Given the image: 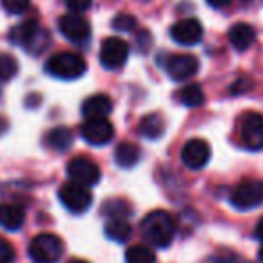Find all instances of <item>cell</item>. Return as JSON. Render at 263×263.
Returning a JSON list of instances; mask_svg holds the SVG:
<instances>
[{
	"mask_svg": "<svg viewBox=\"0 0 263 263\" xmlns=\"http://www.w3.org/2000/svg\"><path fill=\"white\" fill-rule=\"evenodd\" d=\"M142 236L147 240V243L154 247H168L176 235V222L172 215L165 210H154L142 220Z\"/></svg>",
	"mask_w": 263,
	"mask_h": 263,
	"instance_id": "1",
	"label": "cell"
},
{
	"mask_svg": "<svg viewBox=\"0 0 263 263\" xmlns=\"http://www.w3.org/2000/svg\"><path fill=\"white\" fill-rule=\"evenodd\" d=\"M9 42L14 45L22 47L32 55H40L43 50L49 49L50 45V34L45 27L38 24L34 18L25 20L18 24L13 31L9 32Z\"/></svg>",
	"mask_w": 263,
	"mask_h": 263,
	"instance_id": "2",
	"label": "cell"
},
{
	"mask_svg": "<svg viewBox=\"0 0 263 263\" xmlns=\"http://www.w3.org/2000/svg\"><path fill=\"white\" fill-rule=\"evenodd\" d=\"M45 72L63 81L79 79L86 72V59L77 52H58L45 63Z\"/></svg>",
	"mask_w": 263,
	"mask_h": 263,
	"instance_id": "3",
	"label": "cell"
},
{
	"mask_svg": "<svg viewBox=\"0 0 263 263\" xmlns=\"http://www.w3.org/2000/svg\"><path fill=\"white\" fill-rule=\"evenodd\" d=\"M29 256L36 263H58L63 256V242L54 233H40L29 246Z\"/></svg>",
	"mask_w": 263,
	"mask_h": 263,
	"instance_id": "4",
	"label": "cell"
},
{
	"mask_svg": "<svg viewBox=\"0 0 263 263\" xmlns=\"http://www.w3.org/2000/svg\"><path fill=\"white\" fill-rule=\"evenodd\" d=\"M231 204L236 210H254L263 204V181L261 179H243L233 188Z\"/></svg>",
	"mask_w": 263,
	"mask_h": 263,
	"instance_id": "5",
	"label": "cell"
},
{
	"mask_svg": "<svg viewBox=\"0 0 263 263\" xmlns=\"http://www.w3.org/2000/svg\"><path fill=\"white\" fill-rule=\"evenodd\" d=\"M59 201L70 213L81 215L91 206L93 197H91V192L86 186L70 181V183H65L59 188Z\"/></svg>",
	"mask_w": 263,
	"mask_h": 263,
	"instance_id": "6",
	"label": "cell"
},
{
	"mask_svg": "<svg viewBox=\"0 0 263 263\" xmlns=\"http://www.w3.org/2000/svg\"><path fill=\"white\" fill-rule=\"evenodd\" d=\"M58 27H59V32H61L66 40L76 43V45H86V43L90 42V36H91L90 22L84 16H81V14H76V13L63 14L58 20Z\"/></svg>",
	"mask_w": 263,
	"mask_h": 263,
	"instance_id": "7",
	"label": "cell"
},
{
	"mask_svg": "<svg viewBox=\"0 0 263 263\" xmlns=\"http://www.w3.org/2000/svg\"><path fill=\"white\" fill-rule=\"evenodd\" d=\"M66 174L70 176V179L77 184H83V186L90 188L93 184H97L101 181V168H99L97 163H93L90 158L77 156L66 166Z\"/></svg>",
	"mask_w": 263,
	"mask_h": 263,
	"instance_id": "8",
	"label": "cell"
},
{
	"mask_svg": "<svg viewBox=\"0 0 263 263\" xmlns=\"http://www.w3.org/2000/svg\"><path fill=\"white\" fill-rule=\"evenodd\" d=\"M240 138L243 147L249 151H261L263 149V117L260 113L243 115L242 124H240Z\"/></svg>",
	"mask_w": 263,
	"mask_h": 263,
	"instance_id": "9",
	"label": "cell"
},
{
	"mask_svg": "<svg viewBox=\"0 0 263 263\" xmlns=\"http://www.w3.org/2000/svg\"><path fill=\"white\" fill-rule=\"evenodd\" d=\"M81 136L86 140L90 145H106L113 140L115 129L107 118H88L81 125Z\"/></svg>",
	"mask_w": 263,
	"mask_h": 263,
	"instance_id": "10",
	"label": "cell"
},
{
	"mask_svg": "<svg viewBox=\"0 0 263 263\" xmlns=\"http://www.w3.org/2000/svg\"><path fill=\"white\" fill-rule=\"evenodd\" d=\"M129 58V45L122 38L111 36L101 45V63L109 70L120 68Z\"/></svg>",
	"mask_w": 263,
	"mask_h": 263,
	"instance_id": "11",
	"label": "cell"
},
{
	"mask_svg": "<svg viewBox=\"0 0 263 263\" xmlns=\"http://www.w3.org/2000/svg\"><path fill=\"white\" fill-rule=\"evenodd\" d=\"M165 70L170 76V79L181 83V81L190 79L199 72V59L192 54L170 55L165 61Z\"/></svg>",
	"mask_w": 263,
	"mask_h": 263,
	"instance_id": "12",
	"label": "cell"
},
{
	"mask_svg": "<svg viewBox=\"0 0 263 263\" xmlns=\"http://www.w3.org/2000/svg\"><path fill=\"white\" fill-rule=\"evenodd\" d=\"M210 156H211L210 145L201 138H194L190 142H186L183 151H181V159L192 170H199L208 165Z\"/></svg>",
	"mask_w": 263,
	"mask_h": 263,
	"instance_id": "13",
	"label": "cell"
},
{
	"mask_svg": "<svg viewBox=\"0 0 263 263\" xmlns=\"http://www.w3.org/2000/svg\"><path fill=\"white\" fill-rule=\"evenodd\" d=\"M170 36L179 45H186V47L195 45L202 38V25L195 18H184V20H179L172 25Z\"/></svg>",
	"mask_w": 263,
	"mask_h": 263,
	"instance_id": "14",
	"label": "cell"
},
{
	"mask_svg": "<svg viewBox=\"0 0 263 263\" xmlns=\"http://www.w3.org/2000/svg\"><path fill=\"white\" fill-rule=\"evenodd\" d=\"M111 109H113V102L104 93H97L88 97L83 102V107H81L86 120L88 118H106L111 113Z\"/></svg>",
	"mask_w": 263,
	"mask_h": 263,
	"instance_id": "15",
	"label": "cell"
},
{
	"mask_svg": "<svg viewBox=\"0 0 263 263\" xmlns=\"http://www.w3.org/2000/svg\"><path fill=\"white\" fill-rule=\"evenodd\" d=\"M228 38H229V43L233 45V49L243 52V50H247L254 43V40H256V32H254V29L251 27V25L236 24L229 29Z\"/></svg>",
	"mask_w": 263,
	"mask_h": 263,
	"instance_id": "16",
	"label": "cell"
},
{
	"mask_svg": "<svg viewBox=\"0 0 263 263\" xmlns=\"http://www.w3.org/2000/svg\"><path fill=\"white\" fill-rule=\"evenodd\" d=\"M43 142H45V145L49 149L55 151V153H66L73 143V135L68 127L59 125V127H54L47 133Z\"/></svg>",
	"mask_w": 263,
	"mask_h": 263,
	"instance_id": "17",
	"label": "cell"
},
{
	"mask_svg": "<svg viewBox=\"0 0 263 263\" xmlns=\"http://www.w3.org/2000/svg\"><path fill=\"white\" fill-rule=\"evenodd\" d=\"M25 211L18 204H0V226L7 231H18L24 226Z\"/></svg>",
	"mask_w": 263,
	"mask_h": 263,
	"instance_id": "18",
	"label": "cell"
},
{
	"mask_svg": "<svg viewBox=\"0 0 263 263\" xmlns=\"http://www.w3.org/2000/svg\"><path fill=\"white\" fill-rule=\"evenodd\" d=\"M142 158V151H140L138 145L131 142H122L120 145L115 149V161H117L118 166L122 168H131Z\"/></svg>",
	"mask_w": 263,
	"mask_h": 263,
	"instance_id": "19",
	"label": "cell"
},
{
	"mask_svg": "<svg viewBox=\"0 0 263 263\" xmlns=\"http://www.w3.org/2000/svg\"><path fill=\"white\" fill-rule=\"evenodd\" d=\"M140 133L149 140H158L165 133V122L158 113H151L143 117L142 122H140Z\"/></svg>",
	"mask_w": 263,
	"mask_h": 263,
	"instance_id": "20",
	"label": "cell"
},
{
	"mask_svg": "<svg viewBox=\"0 0 263 263\" xmlns=\"http://www.w3.org/2000/svg\"><path fill=\"white\" fill-rule=\"evenodd\" d=\"M131 213V206L124 199H111V201H106L104 206H102V215H106L109 220H125Z\"/></svg>",
	"mask_w": 263,
	"mask_h": 263,
	"instance_id": "21",
	"label": "cell"
},
{
	"mask_svg": "<svg viewBox=\"0 0 263 263\" xmlns=\"http://www.w3.org/2000/svg\"><path fill=\"white\" fill-rule=\"evenodd\" d=\"M131 226L127 220H107L104 226V233L109 240L113 242H127L129 236H131Z\"/></svg>",
	"mask_w": 263,
	"mask_h": 263,
	"instance_id": "22",
	"label": "cell"
},
{
	"mask_svg": "<svg viewBox=\"0 0 263 263\" xmlns=\"http://www.w3.org/2000/svg\"><path fill=\"white\" fill-rule=\"evenodd\" d=\"M177 99H179L181 104L188 107H197L204 102V93H202L201 86H197V84H186V86L177 91Z\"/></svg>",
	"mask_w": 263,
	"mask_h": 263,
	"instance_id": "23",
	"label": "cell"
},
{
	"mask_svg": "<svg viewBox=\"0 0 263 263\" xmlns=\"http://www.w3.org/2000/svg\"><path fill=\"white\" fill-rule=\"evenodd\" d=\"M125 263H156V254L147 246H133L125 251Z\"/></svg>",
	"mask_w": 263,
	"mask_h": 263,
	"instance_id": "24",
	"label": "cell"
},
{
	"mask_svg": "<svg viewBox=\"0 0 263 263\" xmlns=\"http://www.w3.org/2000/svg\"><path fill=\"white\" fill-rule=\"evenodd\" d=\"M18 73V61L14 55L0 52V83L11 81Z\"/></svg>",
	"mask_w": 263,
	"mask_h": 263,
	"instance_id": "25",
	"label": "cell"
},
{
	"mask_svg": "<svg viewBox=\"0 0 263 263\" xmlns=\"http://www.w3.org/2000/svg\"><path fill=\"white\" fill-rule=\"evenodd\" d=\"M113 27L122 32H131L136 29V18L131 16V14H125V13L117 14V16L113 18Z\"/></svg>",
	"mask_w": 263,
	"mask_h": 263,
	"instance_id": "26",
	"label": "cell"
},
{
	"mask_svg": "<svg viewBox=\"0 0 263 263\" xmlns=\"http://www.w3.org/2000/svg\"><path fill=\"white\" fill-rule=\"evenodd\" d=\"M0 4L11 14H22L31 7V0H0Z\"/></svg>",
	"mask_w": 263,
	"mask_h": 263,
	"instance_id": "27",
	"label": "cell"
},
{
	"mask_svg": "<svg viewBox=\"0 0 263 263\" xmlns=\"http://www.w3.org/2000/svg\"><path fill=\"white\" fill-rule=\"evenodd\" d=\"M215 260L217 263H247L246 258L233 253V251H220V253H217Z\"/></svg>",
	"mask_w": 263,
	"mask_h": 263,
	"instance_id": "28",
	"label": "cell"
},
{
	"mask_svg": "<svg viewBox=\"0 0 263 263\" xmlns=\"http://www.w3.org/2000/svg\"><path fill=\"white\" fill-rule=\"evenodd\" d=\"M14 260V249L7 240L0 238V263H11Z\"/></svg>",
	"mask_w": 263,
	"mask_h": 263,
	"instance_id": "29",
	"label": "cell"
},
{
	"mask_svg": "<svg viewBox=\"0 0 263 263\" xmlns=\"http://www.w3.org/2000/svg\"><path fill=\"white\" fill-rule=\"evenodd\" d=\"M91 2H93V0H66V6H68L70 11L79 14V13H83V11L90 9Z\"/></svg>",
	"mask_w": 263,
	"mask_h": 263,
	"instance_id": "30",
	"label": "cell"
},
{
	"mask_svg": "<svg viewBox=\"0 0 263 263\" xmlns=\"http://www.w3.org/2000/svg\"><path fill=\"white\" fill-rule=\"evenodd\" d=\"M251 86H253V81L246 79V77H242V79H238L236 83H233L231 93H243V91L251 90Z\"/></svg>",
	"mask_w": 263,
	"mask_h": 263,
	"instance_id": "31",
	"label": "cell"
},
{
	"mask_svg": "<svg viewBox=\"0 0 263 263\" xmlns=\"http://www.w3.org/2000/svg\"><path fill=\"white\" fill-rule=\"evenodd\" d=\"M136 45H138V50H142V52H147L151 47V34L147 31H142L138 32V36H136Z\"/></svg>",
	"mask_w": 263,
	"mask_h": 263,
	"instance_id": "32",
	"label": "cell"
},
{
	"mask_svg": "<svg viewBox=\"0 0 263 263\" xmlns=\"http://www.w3.org/2000/svg\"><path fill=\"white\" fill-rule=\"evenodd\" d=\"M206 2H208L211 7H215V9H222V7L228 6L231 0H206Z\"/></svg>",
	"mask_w": 263,
	"mask_h": 263,
	"instance_id": "33",
	"label": "cell"
},
{
	"mask_svg": "<svg viewBox=\"0 0 263 263\" xmlns=\"http://www.w3.org/2000/svg\"><path fill=\"white\" fill-rule=\"evenodd\" d=\"M254 236H256L258 240H261V243H263V218L256 224V229H254Z\"/></svg>",
	"mask_w": 263,
	"mask_h": 263,
	"instance_id": "34",
	"label": "cell"
},
{
	"mask_svg": "<svg viewBox=\"0 0 263 263\" xmlns=\"http://www.w3.org/2000/svg\"><path fill=\"white\" fill-rule=\"evenodd\" d=\"M7 129H9V122H7V118H4L2 115H0V136H2Z\"/></svg>",
	"mask_w": 263,
	"mask_h": 263,
	"instance_id": "35",
	"label": "cell"
},
{
	"mask_svg": "<svg viewBox=\"0 0 263 263\" xmlns=\"http://www.w3.org/2000/svg\"><path fill=\"white\" fill-rule=\"evenodd\" d=\"M258 260H260V263H263V243H261L260 251H258Z\"/></svg>",
	"mask_w": 263,
	"mask_h": 263,
	"instance_id": "36",
	"label": "cell"
},
{
	"mask_svg": "<svg viewBox=\"0 0 263 263\" xmlns=\"http://www.w3.org/2000/svg\"><path fill=\"white\" fill-rule=\"evenodd\" d=\"M70 263H88V261H84V260H72Z\"/></svg>",
	"mask_w": 263,
	"mask_h": 263,
	"instance_id": "37",
	"label": "cell"
},
{
	"mask_svg": "<svg viewBox=\"0 0 263 263\" xmlns=\"http://www.w3.org/2000/svg\"><path fill=\"white\" fill-rule=\"evenodd\" d=\"M142 2H147V0H142Z\"/></svg>",
	"mask_w": 263,
	"mask_h": 263,
	"instance_id": "38",
	"label": "cell"
}]
</instances>
